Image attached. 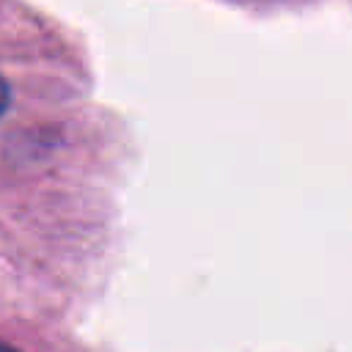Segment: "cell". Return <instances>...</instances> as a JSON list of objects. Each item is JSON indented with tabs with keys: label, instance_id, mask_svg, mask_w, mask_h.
I'll list each match as a JSON object with an SVG mask.
<instances>
[{
	"label": "cell",
	"instance_id": "cell-1",
	"mask_svg": "<svg viewBox=\"0 0 352 352\" xmlns=\"http://www.w3.org/2000/svg\"><path fill=\"white\" fill-rule=\"evenodd\" d=\"M8 104H11V88H8V82L0 77V116L8 110Z\"/></svg>",
	"mask_w": 352,
	"mask_h": 352
}]
</instances>
